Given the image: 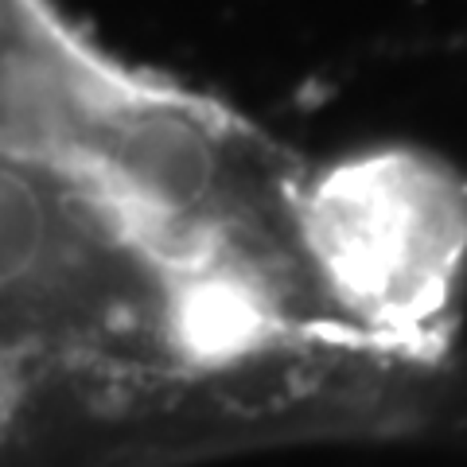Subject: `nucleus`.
<instances>
[{"label":"nucleus","instance_id":"obj_1","mask_svg":"<svg viewBox=\"0 0 467 467\" xmlns=\"http://www.w3.org/2000/svg\"><path fill=\"white\" fill-rule=\"evenodd\" d=\"M292 226L343 327L401 367L444 374L467 285L463 175L413 144L300 164Z\"/></svg>","mask_w":467,"mask_h":467}]
</instances>
